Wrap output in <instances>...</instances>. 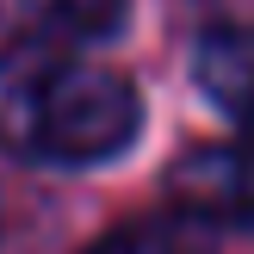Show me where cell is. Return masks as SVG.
<instances>
[{"label": "cell", "instance_id": "cell-5", "mask_svg": "<svg viewBox=\"0 0 254 254\" xmlns=\"http://www.w3.org/2000/svg\"><path fill=\"white\" fill-rule=\"evenodd\" d=\"M87 254H211V230L192 217V211H180V217L130 223V230H118V236H106V242H93Z\"/></svg>", "mask_w": 254, "mask_h": 254}, {"label": "cell", "instance_id": "cell-2", "mask_svg": "<svg viewBox=\"0 0 254 254\" xmlns=\"http://www.w3.org/2000/svg\"><path fill=\"white\" fill-rule=\"evenodd\" d=\"M174 198L198 223H242V230H254V136L192 149L174 168Z\"/></svg>", "mask_w": 254, "mask_h": 254}, {"label": "cell", "instance_id": "cell-1", "mask_svg": "<svg viewBox=\"0 0 254 254\" xmlns=\"http://www.w3.org/2000/svg\"><path fill=\"white\" fill-rule=\"evenodd\" d=\"M143 130L130 74L81 56V44L12 37L0 50V149L44 168L118 161Z\"/></svg>", "mask_w": 254, "mask_h": 254}, {"label": "cell", "instance_id": "cell-4", "mask_svg": "<svg viewBox=\"0 0 254 254\" xmlns=\"http://www.w3.org/2000/svg\"><path fill=\"white\" fill-rule=\"evenodd\" d=\"M124 6L130 0H0V25L44 44H99L124 25Z\"/></svg>", "mask_w": 254, "mask_h": 254}, {"label": "cell", "instance_id": "cell-3", "mask_svg": "<svg viewBox=\"0 0 254 254\" xmlns=\"http://www.w3.org/2000/svg\"><path fill=\"white\" fill-rule=\"evenodd\" d=\"M192 74H198L211 106L230 112L242 124V136H254V25H217V31H205L198 50H192Z\"/></svg>", "mask_w": 254, "mask_h": 254}]
</instances>
